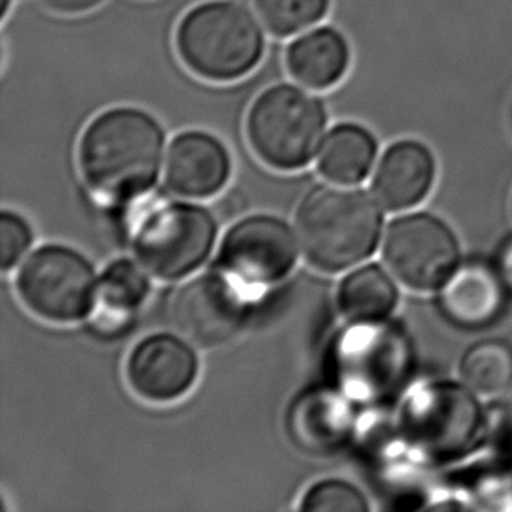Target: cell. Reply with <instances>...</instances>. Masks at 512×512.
<instances>
[{
    "label": "cell",
    "mask_w": 512,
    "mask_h": 512,
    "mask_svg": "<svg viewBox=\"0 0 512 512\" xmlns=\"http://www.w3.org/2000/svg\"><path fill=\"white\" fill-rule=\"evenodd\" d=\"M327 112L320 98L294 84H273L250 105L247 140L257 158L277 170H299L322 147Z\"/></svg>",
    "instance_id": "5"
},
{
    "label": "cell",
    "mask_w": 512,
    "mask_h": 512,
    "mask_svg": "<svg viewBox=\"0 0 512 512\" xmlns=\"http://www.w3.org/2000/svg\"><path fill=\"white\" fill-rule=\"evenodd\" d=\"M32 228L21 215L14 212H2L0 217V264L2 271L13 270L20 263L21 257L32 245Z\"/></svg>",
    "instance_id": "24"
},
{
    "label": "cell",
    "mask_w": 512,
    "mask_h": 512,
    "mask_svg": "<svg viewBox=\"0 0 512 512\" xmlns=\"http://www.w3.org/2000/svg\"><path fill=\"white\" fill-rule=\"evenodd\" d=\"M376 156V140L353 123L334 126L320 147L319 172L340 186H352L367 177Z\"/></svg>",
    "instance_id": "19"
},
{
    "label": "cell",
    "mask_w": 512,
    "mask_h": 512,
    "mask_svg": "<svg viewBox=\"0 0 512 512\" xmlns=\"http://www.w3.org/2000/svg\"><path fill=\"white\" fill-rule=\"evenodd\" d=\"M413 352L408 336L383 320L355 322L334 346V378L359 401H380L408 378Z\"/></svg>",
    "instance_id": "6"
},
{
    "label": "cell",
    "mask_w": 512,
    "mask_h": 512,
    "mask_svg": "<svg viewBox=\"0 0 512 512\" xmlns=\"http://www.w3.org/2000/svg\"><path fill=\"white\" fill-rule=\"evenodd\" d=\"M165 132L160 121L137 107L98 114L79 140V168L95 193L109 200H137L160 173Z\"/></svg>",
    "instance_id": "1"
},
{
    "label": "cell",
    "mask_w": 512,
    "mask_h": 512,
    "mask_svg": "<svg viewBox=\"0 0 512 512\" xmlns=\"http://www.w3.org/2000/svg\"><path fill=\"white\" fill-rule=\"evenodd\" d=\"M462 376L472 392L497 395L512 387V348L502 341L472 346L462 360Z\"/></svg>",
    "instance_id": "21"
},
{
    "label": "cell",
    "mask_w": 512,
    "mask_h": 512,
    "mask_svg": "<svg viewBox=\"0 0 512 512\" xmlns=\"http://www.w3.org/2000/svg\"><path fill=\"white\" fill-rule=\"evenodd\" d=\"M231 160L221 140L205 132H184L170 144L167 184L173 193L205 200L228 184Z\"/></svg>",
    "instance_id": "13"
},
{
    "label": "cell",
    "mask_w": 512,
    "mask_h": 512,
    "mask_svg": "<svg viewBox=\"0 0 512 512\" xmlns=\"http://www.w3.org/2000/svg\"><path fill=\"white\" fill-rule=\"evenodd\" d=\"M257 18L275 37L306 32L326 18L331 0H254Z\"/></svg>",
    "instance_id": "22"
},
{
    "label": "cell",
    "mask_w": 512,
    "mask_h": 512,
    "mask_svg": "<svg viewBox=\"0 0 512 512\" xmlns=\"http://www.w3.org/2000/svg\"><path fill=\"white\" fill-rule=\"evenodd\" d=\"M97 289L88 259L60 245L35 250L16 277L21 303L35 317L53 324H74L90 317Z\"/></svg>",
    "instance_id": "7"
},
{
    "label": "cell",
    "mask_w": 512,
    "mask_h": 512,
    "mask_svg": "<svg viewBox=\"0 0 512 512\" xmlns=\"http://www.w3.org/2000/svg\"><path fill=\"white\" fill-rule=\"evenodd\" d=\"M189 341L156 334L133 348L126 378L135 394L151 402H172L186 395L198 378V359Z\"/></svg>",
    "instance_id": "12"
},
{
    "label": "cell",
    "mask_w": 512,
    "mask_h": 512,
    "mask_svg": "<svg viewBox=\"0 0 512 512\" xmlns=\"http://www.w3.org/2000/svg\"><path fill=\"white\" fill-rule=\"evenodd\" d=\"M439 305L446 319L465 329H478L499 319L506 306V284L483 263L457 266L441 285Z\"/></svg>",
    "instance_id": "14"
},
{
    "label": "cell",
    "mask_w": 512,
    "mask_h": 512,
    "mask_svg": "<svg viewBox=\"0 0 512 512\" xmlns=\"http://www.w3.org/2000/svg\"><path fill=\"white\" fill-rule=\"evenodd\" d=\"M497 271L504 280L507 289L512 291V238H509L499 252V263H497Z\"/></svg>",
    "instance_id": "26"
},
{
    "label": "cell",
    "mask_w": 512,
    "mask_h": 512,
    "mask_svg": "<svg viewBox=\"0 0 512 512\" xmlns=\"http://www.w3.org/2000/svg\"><path fill=\"white\" fill-rule=\"evenodd\" d=\"M0 7H2V18H6L7 11L11 9V0H2V2H0Z\"/></svg>",
    "instance_id": "27"
},
{
    "label": "cell",
    "mask_w": 512,
    "mask_h": 512,
    "mask_svg": "<svg viewBox=\"0 0 512 512\" xmlns=\"http://www.w3.org/2000/svg\"><path fill=\"white\" fill-rule=\"evenodd\" d=\"M434 158L418 142H399L381 158L374 194L388 210H406L427 196L434 180Z\"/></svg>",
    "instance_id": "16"
},
{
    "label": "cell",
    "mask_w": 512,
    "mask_h": 512,
    "mask_svg": "<svg viewBox=\"0 0 512 512\" xmlns=\"http://www.w3.org/2000/svg\"><path fill=\"white\" fill-rule=\"evenodd\" d=\"M383 257L402 284L416 291H432L457 270L458 245L436 217L408 215L388 228Z\"/></svg>",
    "instance_id": "11"
},
{
    "label": "cell",
    "mask_w": 512,
    "mask_h": 512,
    "mask_svg": "<svg viewBox=\"0 0 512 512\" xmlns=\"http://www.w3.org/2000/svg\"><path fill=\"white\" fill-rule=\"evenodd\" d=\"M298 245L284 221L270 215H254L229 229L217 270L235 282L250 301H256L294 270Z\"/></svg>",
    "instance_id": "8"
},
{
    "label": "cell",
    "mask_w": 512,
    "mask_h": 512,
    "mask_svg": "<svg viewBox=\"0 0 512 512\" xmlns=\"http://www.w3.org/2000/svg\"><path fill=\"white\" fill-rule=\"evenodd\" d=\"M128 221V242L142 268L160 280H180L207 261L217 222L207 208L156 196Z\"/></svg>",
    "instance_id": "4"
},
{
    "label": "cell",
    "mask_w": 512,
    "mask_h": 512,
    "mask_svg": "<svg viewBox=\"0 0 512 512\" xmlns=\"http://www.w3.org/2000/svg\"><path fill=\"white\" fill-rule=\"evenodd\" d=\"M105 0H37V4L58 16H79L102 6Z\"/></svg>",
    "instance_id": "25"
},
{
    "label": "cell",
    "mask_w": 512,
    "mask_h": 512,
    "mask_svg": "<svg viewBox=\"0 0 512 512\" xmlns=\"http://www.w3.org/2000/svg\"><path fill=\"white\" fill-rule=\"evenodd\" d=\"M149 294V278L142 264L118 259L98 278L97 301L91 312L97 333L116 336L130 327Z\"/></svg>",
    "instance_id": "17"
},
{
    "label": "cell",
    "mask_w": 512,
    "mask_h": 512,
    "mask_svg": "<svg viewBox=\"0 0 512 512\" xmlns=\"http://www.w3.org/2000/svg\"><path fill=\"white\" fill-rule=\"evenodd\" d=\"M352 51L345 35L334 27H319L299 34L285 51V69L308 90L326 91L345 79Z\"/></svg>",
    "instance_id": "15"
},
{
    "label": "cell",
    "mask_w": 512,
    "mask_h": 512,
    "mask_svg": "<svg viewBox=\"0 0 512 512\" xmlns=\"http://www.w3.org/2000/svg\"><path fill=\"white\" fill-rule=\"evenodd\" d=\"M261 20L235 0H207L189 9L175 30L180 62L208 83H236L259 67L264 41Z\"/></svg>",
    "instance_id": "2"
},
{
    "label": "cell",
    "mask_w": 512,
    "mask_h": 512,
    "mask_svg": "<svg viewBox=\"0 0 512 512\" xmlns=\"http://www.w3.org/2000/svg\"><path fill=\"white\" fill-rule=\"evenodd\" d=\"M380 231V208L367 194L346 187H315L296 215V235L306 261L326 273L362 263L376 249Z\"/></svg>",
    "instance_id": "3"
},
{
    "label": "cell",
    "mask_w": 512,
    "mask_h": 512,
    "mask_svg": "<svg viewBox=\"0 0 512 512\" xmlns=\"http://www.w3.org/2000/svg\"><path fill=\"white\" fill-rule=\"evenodd\" d=\"M252 303L221 270L189 280L173 294L170 322L184 340L214 348L242 327Z\"/></svg>",
    "instance_id": "10"
},
{
    "label": "cell",
    "mask_w": 512,
    "mask_h": 512,
    "mask_svg": "<svg viewBox=\"0 0 512 512\" xmlns=\"http://www.w3.org/2000/svg\"><path fill=\"white\" fill-rule=\"evenodd\" d=\"M397 289L387 273L378 266H364L341 282L338 305L355 322H378L392 313Z\"/></svg>",
    "instance_id": "20"
},
{
    "label": "cell",
    "mask_w": 512,
    "mask_h": 512,
    "mask_svg": "<svg viewBox=\"0 0 512 512\" xmlns=\"http://www.w3.org/2000/svg\"><path fill=\"white\" fill-rule=\"evenodd\" d=\"M292 434L306 450L331 451L350 432V409L331 392H313L299 399L292 409Z\"/></svg>",
    "instance_id": "18"
},
{
    "label": "cell",
    "mask_w": 512,
    "mask_h": 512,
    "mask_svg": "<svg viewBox=\"0 0 512 512\" xmlns=\"http://www.w3.org/2000/svg\"><path fill=\"white\" fill-rule=\"evenodd\" d=\"M481 409L471 392L455 383H430L411 395L404 423L411 441L432 457H455L481 429Z\"/></svg>",
    "instance_id": "9"
},
{
    "label": "cell",
    "mask_w": 512,
    "mask_h": 512,
    "mask_svg": "<svg viewBox=\"0 0 512 512\" xmlns=\"http://www.w3.org/2000/svg\"><path fill=\"white\" fill-rule=\"evenodd\" d=\"M301 511H367V500L355 486L340 481L326 479L313 485L303 497Z\"/></svg>",
    "instance_id": "23"
}]
</instances>
